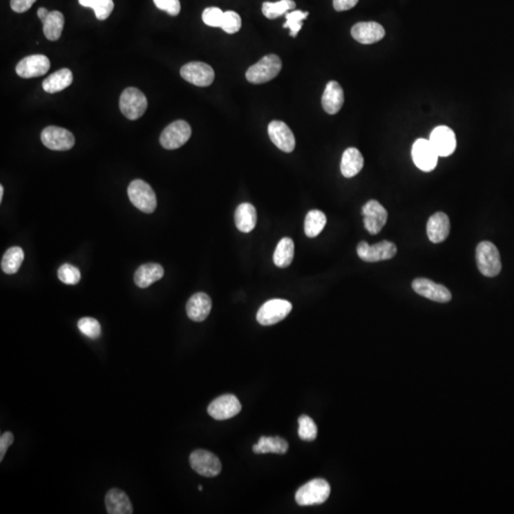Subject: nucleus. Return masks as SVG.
Wrapping results in <instances>:
<instances>
[{
	"instance_id": "21",
	"label": "nucleus",
	"mask_w": 514,
	"mask_h": 514,
	"mask_svg": "<svg viewBox=\"0 0 514 514\" xmlns=\"http://www.w3.org/2000/svg\"><path fill=\"white\" fill-rule=\"evenodd\" d=\"M211 310V300L205 292H198L189 299L186 312L189 318L195 322H202L209 316Z\"/></svg>"
},
{
	"instance_id": "37",
	"label": "nucleus",
	"mask_w": 514,
	"mask_h": 514,
	"mask_svg": "<svg viewBox=\"0 0 514 514\" xmlns=\"http://www.w3.org/2000/svg\"><path fill=\"white\" fill-rule=\"evenodd\" d=\"M57 276L60 281L67 285H77L82 278L79 269L70 264H64L60 267Z\"/></svg>"
},
{
	"instance_id": "28",
	"label": "nucleus",
	"mask_w": 514,
	"mask_h": 514,
	"mask_svg": "<svg viewBox=\"0 0 514 514\" xmlns=\"http://www.w3.org/2000/svg\"><path fill=\"white\" fill-rule=\"evenodd\" d=\"M289 444L286 440L279 437H262L258 442L254 446V452L257 455L262 453H277V455H285L288 452Z\"/></svg>"
},
{
	"instance_id": "40",
	"label": "nucleus",
	"mask_w": 514,
	"mask_h": 514,
	"mask_svg": "<svg viewBox=\"0 0 514 514\" xmlns=\"http://www.w3.org/2000/svg\"><path fill=\"white\" fill-rule=\"evenodd\" d=\"M113 7H115V4H113V0H97V4L93 10H94L97 19L105 20L112 14Z\"/></svg>"
},
{
	"instance_id": "47",
	"label": "nucleus",
	"mask_w": 514,
	"mask_h": 514,
	"mask_svg": "<svg viewBox=\"0 0 514 514\" xmlns=\"http://www.w3.org/2000/svg\"><path fill=\"white\" fill-rule=\"evenodd\" d=\"M3 193H4V188L3 186H0V201H2V199H3Z\"/></svg>"
},
{
	"instance_id": "45",
	"label": "nucleus",
	"mask_w": 514,
	"mask_h": 514,
	"mask_svg": "<svg viewBox=\"0 0 514 514\" xmlns=\"http://www.w3.org/2000/svg\"><path fill=\"white\" fill-rule=\"evenodd\" d=\"M49 15L50 12L48 11L46 8H39V11H37V16H39V19L41 20L42 24L44 23L45 20L47 19Z\"/></svg>"
},
{
	"instance_id": "11",
	"label": "nucleus",
	"mask_w": 514,
	"mask_h": 514,
	"mask_svg": "<svg viewBox=\"0 0 514 514\" xmlns=\"http://www.w3.org/2000/svg\"><path fill=\"white\" fill-rule=\"evenodd\" d=\"M412 160L415 166L423 171H432L437 165L438 158L430 140H417L412 146Z\"/></svg>"
},
{
	"instance_id": "17",
	"label": "nucleus",
	"mask_w": 514,
	"mask_h": 514,
	"mask_svg": "<svg viewBox=\"0 0 514 514\" xmlns=\"http://www.w3.org/2000/svg\"><path fill=\"white\" fill-rule=\"evenodd\" d=\"M430 142L441 158H447L455 153L456 145L455 133L447 126H438L430 135Z\"/></svg>"
},
{
	"instance_id": "23",
	"label": "nucleus",
	"mask_w": 514,
	"mask_h": 514,
	"mask_svg": "<svg viewBox=\"0 0 514 514\" xmlns=\"http://www.w3.org/2000/svg\"><path fill=\"white\" fill-rule=\"evenodd\" d=\"M106 510L109 514H132V503L124 491L112 488L105 497Z\"/></svg>"
},
{
	"instance_id": "36",
	"label": "nucleus",
	"mask_w": 514,
	"mask_h": 514,
	"mask_svg": "<svg viewBox=\"0 0 514 514\" xmlns=\"http://www.w3.org/2000/svg\"><path fill=\"white\" fill-rule=\"evenodd\" d=\"M78 329L91 339H97L102 335V326L97 319L84 317L78 321Z\"/></svg>"
},
{
	"instance_id": "26",
	"label": "nucleus",
	"mask_w": 514,
	"mask_h": 514,
	"mask_svg": "<svg viewBox=\"0 0 514 514\" xmlns=\"http://www.w3.org/2000/svg\"><path fill=\"white\" fill-rule=\"evenodd\" d=\"M163 276L164 269L160 264H145L135 272V283L141 289L148 288L156 281L160 280Z\"/></svg>"
},
{
	"instance_id": "38",
	"label": "nucleus",
	"mask_w": 514,
	"mask_h": 514,
	"mask_svg": "<svg viewBox=\"0 0 514 514\" xmlns=\"http://www.w3.org/2000/svg\"><path fill=\"white\" fill-rule=\"evenodd\" d=\"M242 20L238 12L227 11L224 12L221 29L227 34H236L241 29Z\"/></svg>"
},
{
	"instance_id": "9",
	"label": "nucleus",
	"mask_w": 514,
	"mask_h": 514,
	"mask_svg": "<svg viewBox=\"0 0 514 514\" xmlns=\"http://www.w3.org/2000/svg\"><path fill=\"white\" fill-rule=\"evenodd\" d=\"M191 467L198 475L205 477H216L222 470L218 456L205 450H198L190 455Z\"/></svg>"
},
{
	"instance_id": "4",
	"label": "nucleus",
	"mask_w": 514,
	"mask_h": 514,
	"mask_svg": "<svg viewBox=\"0 0 514 514\" xmlns=\"http://www.w3.org/2000/svg\"><path fill=\"white\" fill-rule=\"evenodd\" d=\"M128 196L133 206L143 213H152L155 211L158 206L155 193L145 181H132L128 187Z\"/></svg>"
},
{
	"instance_id": "32",
	"label": "nucleus",
	"mask_w": 514,
	"mask_h": 514,
	"mask_svg": "<svg viewBox=\"0 0 514 514\" xmlns=\"http://www.w3.org/2000/svg\"><path fill=\"white\" fill-rule=\"evenodd\" d=\"M24 260L23 249L19 247H12L7 249L1 260V269L7 274H15L19 272Z\"/></svg>"
},
{
	"instance_id": "3",
	"label": "nucleus",
	"mask_w": 514,
	"mask_h": 514,
	"mask_svg": "<svg viewBox=\"0 0 514 514\" xmlns=\"http://www.w3.org/2000/svg\"><path fill=\"white\" fill-rule=\"evenodd\" d=\"M331 495V487L324 479H314L296 491V500L300 506L321 505Z\"/></svg>"
},
{
	"instance_id": "25",
	"label": "nucleus",
	"mask_w": 514,
	"mask_h": 514,
	"mask_svg": "<svg viewBox=\"0 0 514 514\" xmlns=\"http://www.w3.org/2000/svg\"><path fill=\"white\" fill-rule=\"evenodd\" d=\"M234 221L238 230L242 233H251L257 222L256 208L249 203L240 204L234 213Z\"/></svg>"
},
{
	"instance_id": "18",
	"label": "nucleus",
	"mask_w": 514,
	"mask_h": 514,
	"mask_svg": "<svg viewBox=\"0 0 514 514\" xmlns=\"http://www.w3.org/2000/svg\"><path fill=\"white\" fill-rule=\"evenodd\" d=\"M269 137L279 150L292 153L296 148V137L286 123L279 120L272 121L268 127Z\"/></svg>"
},
{
	"instance_id": "30",
	"label": "nucleus",
	"mask_w": 514,
	"mask_h": 514,
	"mask_svg": "<svg viewBox=\"0 0 514 514\" xmlns=\"http://www.w3.org/2000/svg\"><path fill=\"white\" fill-rule=\"evenodd\" d=\"M64 16L59 11L50 12L49 16L43 23V32L47 39L57 41L61 37L64 28Z\"/></svg>"
},
{
	"instance_id": "34",
	"label": "nucleus",
	"mask_w": 514,
	"mask_h": 514,
	"mask_svg": "<svg viewBox=\"0 0 514 514\" xmlns=\"http://www.w3.org/2000/svg\"><path fill=\"white\" fill-rule=\"evenodd\" d=\"M298 435L300 439L311 442L317 437V426L311 417L307 415H301L298 419Z\"/></svg>"
},
{
	"instance_id": "7",
	"label": "nucleus",
	"mask_w": 514,
	"mask_h": 514,
	"mask_svg": "<svg viewBox=\"0 0 514 514\" xmlns=\"http://www.w3.org/2000/svg\"><path fill=\"white\" fill-rule=\"evenodd\" d=\"M191 135V126L184 120H176L164 128L160 144L167 150H175L187 143Z\"/></svg>"
},
{
	"instance_id": "8",
	"label": "nucleus",
	"mask_w": 514,
	"mask_h": 514,
	"mask_svg": "<svg viewBox=\"0 0 514 514\" xmlns=\"http://www.w3.org/2000/svg\"><path fill=\"white\" fill-rule=\"evenodd\" d=\"M356 251L363 261L370 262V263L389 260L397 254L395 244L387 240L379 242L374 245H370L366 241L360 242Z\"/></svg>"
},
{
	"instance_id": "48",
	"label": "nucleus",
	"mask_w": 514,
	"mask_h": 514,
	"mask_svg": "<svg viewBox=\"0 0 514 514\" xmlns=\"http://www.w3.org/2000/svg\"><path fill=\"white\" fill-rule=\"evenodd\" d=\"M198 490H199V491H202V490H203V487H202V486H199V487H198Z\"/></svg>"
},
{
	"instance_id": "2",
	"label": "nucleus",
	"mask_w": 514,
	"mask_h": 514,
	"mask_svg": "<svg viewBox=\"0 0 514 514\" xmlns=\"http://www.w3.org/2000/svg\"><path fill=\"white\" fill-rule=\"evenodd\" d=\"M282 69V62L276 55H268L249 67L246 73V78L253 84H263L271 82L278 75Z\"/></svg>"
},
{
	"instance_id": "5",
	"label": "nucleus",
	"mask_w": 514,
	"mask_h": 514,
	"mask_svg": "<svg viewBox=\"0 0 514 514\" xmlns=\"http://www.w3.org/2000/svg\"><path fill=\"white\" fill-rule=\"evenodd\" d=\"M121 113L130 120H137L144 115L148 108L145 95L137 88L130 87L123 91L120 100Z\"/></svg>"
},
{
	"instance_id": "46",
	"label": "nucleus",
	"mask_w": 514,
	"mask_h": 514,
	"mask_svg": "<svg viewBox=\"0 0 514 514\" xmlns=\"http://www.w3.org/2000/svg\"><path fill=\"white\" fill-rule=\"evenodd\" d=\"M78 1H79V4L83 7L94 9L97 0H78Z\"/></svg>"
},
{
	"instance_id": "22",
	"label": "nucleus",
	"mask_w": 514,
	"mask_h": 514,
	"mask_svg": "<svg viewBox=\"0 0 514 514\" xmlns=\"http://www.w3.org/2000/svg\"><path fill=\"white\" fill-rule=\"evenodd\" d=\"M344 104V92L339 82H330L325 88L322 97V107L329 115H335Z\"/></svg>"
},
{
	"instance_id": "14",
	"label": "nucleus",
	"mask_w": 514,
	"mask_h": 514,
	"mask_svg": "<svg viewBox=\"0 0 514 514\" xmlns=\"http://www.w3.org/2000/svg\"><path fill=\"white\" fill-rule=\"evenodd\" d=\"M364 225L370 234H377L382 231L388 221V211L377 200L368 201L362 208Z\"/></svg>"
},
{
	"instance_id": "6",
	"label": "nucleus",
	"mask_w": 514,
	"mask_h": 514,
	"mask_svg": "<svg viewBox=\"0 0 514 514\" xmlns=\"http://www.w3.org/2000/svg\"><path fill=\"white\" fill-rule=\"evenodd\" d=\"M291 302L284 299H272L262 305L256 314L259 324L271 326L278 323L289 316L292 312Z\"/></svg>"
},
{
	"instance_id": "43",
	"label": "nucleus",
	"mask_w": 514,
	"mask_h": 514,
	"mask_svg": "<svg viewBox=\"0 0 514 514\" xmlns=\"http://www.w3.org/2000/svg\"><path fill=\"white\" fill-rule=\"evenodd\" d=\"M35 1L37 0H11V8L12 11L21 14L31 9Z\"/></svg>"
},
{
	"instance_id": "42",
	"label": "nucleus",
	"mask_w": 514,
	"mask_h": 514,
	"mask_svg": "<svg viewBox=\"0 0 514 514\" xmlns=\"http://www.w3.org/2000/svg\"><path fill=\"white\" fill-rule=\"evenodd\" d=\"M12 442H14V435L12 432H6L1 435V437H0V461L1 462L3 461L4 456Z\"/></svg>"
},
{
	"instance_id": "44",
	"label": "nucleus",
	"mask_w": 514,
	"mask_h": 514,
	"mask_svg": "<svg viewBox=\"0 0 514 514\" xmlns=\"http://www.w3.org/2000/svg\"><path fill=\"white\" fill-rule=\"evenodd\" d=\"M359 3V0H334V8L335 11H348L354 8Z\"/></svg>"
},
{
	"instance_id": "33",
	"label": "nucleus",
	"mask_w": 514,
	"mask_h": 514,
	"mask_svg": "<svg viewBox=\"0 0 514 514\" xmlns=\"http://www.w3.org/2000/svg\"><path fill=\"white\" fill-rule=\"evenodd\" d=\"M296 4L294 0H280L277 2H264L262 5V12L269 19H274L276 17L287 14L291 10L296 8Z\"/></svg>"
},
{
	"instance_id": "24",
	"label": "nucleus",
	"mask_w": 514,
	"mask_h": 514,
	"mask_svg": "<svg viewBox=\"0 0 514 514\" xmlns=\"http://www.w3.org/2000/svg\"><path fill=\"white\" fill-rule=\"evenodd\" d=\"M364 166V158L356 148H348L342 155L341 173L347 178L359 175Z\"/></svg>"
},
{
	"instance_id": "10",
	"label": "nucleus",
	"mask_w": 514,
	"mask_h": 514,
	"mask_svg": "<svg viewBox=\"0 0 514 514\" xmlns=\"http://www.w3.org/2000/svg\"><path fill=\"white\" fill-rule=\"evenodd\" d=\"M43 144L53 151H69L75 146L74 135L64 128L49 126L41 133Z\"/></svg>"
},
{
	"instance_id": "29",
	"label": "nucleus",
	"mask_w": 514,
	"mask_h": 514,
	"mask_svg": "<svg viewBox=\"0 0 514 514\" xmlns=\"http://www.w3.org/2000/svg\"><path fill=\"white\" fill-rule=\"evenodd\" d=\"M294 257V243L289 238H282L277 244L274 254V264L279 268L291 265Z\"/></svg>"
},
{
	"instance_id": "31",
	"label": "nucleus",
	"mask_w": 514,
	"mask_h": 514,
	"mask_svg": "<svg viewBox=\"0 0 514 514\" xmlns=\"http://www.w3.org/2000/svg\"><path fill=\"white\" fill-rule=\"evenodd\" d=\"M327 224V216L319 210L310 211L305 218L304 230L308 238H314L319 236Z\"/></svg>"
},
{
	"instance_id": "41",
	"label": "nucleus",
	"mask_w": 514,
	"mask_h": 514,
	"mask_svg": "<svg viewBox=\"0 0 514 514\" xmlns=\"http://www.w3.org/2000/svg\"><path fill=\"white\" fill-rule=\"evenodd\" d=\"M158 9L165 11L170 16L175 17L180 15L181 5L180 0H153Z\"/></svg>"
},
{
	"instance_id": "20",
	"label": "nucleus",
	"mask_w": 514,
	"mask_h": 514,
	"mask_svg": "<svg viewBox=\"0 0 514 514\" xmlns=\"http://www.w3.org/2000/svg\"><path fill=\"white\" fill-rule=\"evenodd\" d=\"M450 231V218L445 213L439 211L428 219L427 224L428 238L432 243H441L448 238Z\"/></svg>"
},
{
	"instance_id": "12",
	"label": "nucleus",
	"mask_w": 514,
	"mask_h": 514,
	"mask_svg": "<svg viewBox=\"0 0 514 514\" xmlns=\"http://www.w3.org/2000/svg\"><path fill=\"white\" fill-rule=\"evenodd\" d=\"M180 75L186 82L198 87H208L216 77L213 68L203 62H191L184 65Z\"/></svg>"
},
{
	"instance_id": "15",
	"label": "nucleus",
	"mask_w": 514,
	"mask_h": 514,
	"mask_svg": "<svg viewBox=\"0 0 514 514\" xmlns=\"http://www.w3.org/2000/svg\"><path fill=\"white\" fill-rule=\"evenodd\" d=\"M413 291L419 296L439 303H447L452 300V294L443 285L435 283L427 278H417L412 282Z\"/></svg>"
},
{
	"instance_id": "35",
	"label": "nucleus",
	"mask_w": 514,
	"mask_h": 514,
	"mask_svg": "<svg viewBox=\"0 0 514 514\" xmlns=\"http://www.w3.org/2000/svg\"><path fill=\"white\" fill-rule=\"evenodd\" d=\"M308 16V12L294 11L287 12L284 28H289L291 30V34H289L291 37H296L297 34L303 26V20L306 19Z\"/></svg>"
},
{
	"instance_id": "16",
	"label": "nucleus",
	"mask_w": 514,
	"mask_h": 514,
	"mask_svg": "<svg viewBox=\"0 0 514 514\" xmlns=\"http://www.w3.org/2000/svg\"><path fill=\"white\" fill-rule=\"evenodd\" d=\"M51 67L49 59L43 55H29L17 65V74L22 78L42 77Z\"/></svg>"
},
{
	"instance_id": "27",
	"label": "nucleus",
	"mask_w": 514,
	"mask_h": 514,
	"mask_svg": "<svg viewBox=\"0 0 514 514\" xmlns=\"http://www.w3.org/2000/svg\"><path fill=\"white\" fill-rule=\"evenodd\" d=\"M73 80H74L73 73L67 68H64L47 77L42 83V88L49 94H55L69 87Z\"/></svg>"
},
{
	"instance_id": "39",
	"label": "nucleus",
	"mask_w": 514,
	"mask_h": 514,
	"mask_svg": "<svg viewBox=\"0 0 514 514\" xmlns=\"http://www.w3.org/2000/svg\"><path fill=\"white\" fill-rule=\"evenodd\" d=\"M224 12L218 7H210L204 10L202 19L204 23L210 27H221Z\"/></svg>"
},
{
	"instance_id": "1",
	"label": "nucleus",
	"mask_w": 514,
	"mask_h": 514,
	"mask_svg": "<svg viewBox=\"0 0 514 514\" xmlns=\"http://www.w3.org/2000/svg\"><path fill=\"white\" fill-rule=\"evenodd\" d=\"M476 263L483 276L495 277L502 269L500 253L495 244L483 241L476 248Z\"/></svg>"
},
{
	"instance_id": "19",
	"label": "nucleus",
	"mask_w": 514,
	"mask_h": 514,
	"mask_svg": "<svg viewBox=\"0 0 514 514\" xmlns=\"http://www.w3.org/2000/svg\"><path fill=\"white\" fill-rule=\"evenodd\" d=\"M352 35L361 44H374L385 37V30L377 22H359L352 28Z\"/></svg>"
},
{
	"instance_id": "13",
	"label": "nucleus",
	"mask_w": 514,
	"mask_h": 514,
	"mask_svg": "<svg viewBox=\"0 0 514 514\" xmlns=\"http://www.w3.org/2000/svg\"><path fill=\"white\" fill-rule=\"evenodd\" d=\"M242 406L233 394L221 395L209 405L208 413L213 419L227 420L241 412Z\"/></svg>"
}]
</instances>
